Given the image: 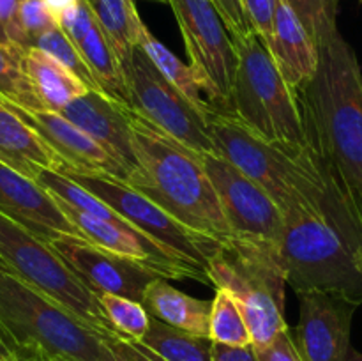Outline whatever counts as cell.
I'll return each instance as SVG.
<instances>
[{
	"label": "cell",
	"instance_id": "obj_1",
	"mask_svg": "<svg viewBox=\"0 0 362 361\" xmlns=\"http://www.w3.org/2000/svg\"><path fill=\"white\" fill-rule=\"evenodd\" d=\"M318 53L313 80L297 92L308 145L331 195L362 236V69L341 34Z\"/></svg>",
	"mask_w": 362,
	"mask_h": 361
},
{
	"label": "cell",
	"instance_id": "obj_2",
	"mask_svg": "<svg viewBox=\"0 0 362 361\" xmlns=\"http://www.w3.org/2000/svg\"><path fill=\"white\" fill-rule=\"evenodd\" d=\"M214 151L260 184L281 209H315L327 216L362 268V236L329 191L313 154L308 149L285 151L251 133L232 113L218 110L209 120Z\"/></svg>",
	"mask_w": 362,
	"mask_h": 361
},
{
	"label": "cell",
	"instance_id": "obj_3",
	"mask_svg": "<svg viewBox=\"0 0 362 361\" xmlns=\"http://www.w3.org/2000/svg\"><path fill=\"white\" fill-rule=\"evenodd\" d=\"M129 122L138 173L126 184L200 236L218 243L233 237L202 154L168 137L131 108Z\"/></svg>",
	"mask_w": 362,
	"mask_h": 361
},
{
	"label": "cell",
	"instance_id": "obj_4",
	"mask_svg": "<svg viewBox=\"0 0 362 361\" xmlns=\"http://www.w3.org/2000/svg\"><path fill=\"white\" fill-rule=\"evenodd\" d=\"M0 336L14 361H103V333L0 268Z\"/></svg>",
	"mask_w": 362,
	"mask_h": 361
},
{
	"label": "cell",
	"instance_id": "obj_5",
	"mask_svg": "<svg viewBox=\"0 0 362 361\" xmlns=\"http://www.w3.org/2000/svg\"><path fill=\"white\" fill-rule=\"evenodd\" d=\"M209 283L237 301L255 349L269 345L283 329L286 278L278 250L255 241L230 237L214 246L207 258Z\"/></svg>",
	"mask_w": 362,
	"mask_h": 361
},
{
	"label": "cell",
	"instance_id": "obj_6",
	"mask_svg": "<svg viewBox=\"0 0 362 361\" xmlns=\"http://www.w3.org/2000/svg\"><path fill=\"white\" fill-rule=\"evenodd\" d=\"M235 42L230 113L251 133L285 151L308 149L299 96L283 80L265 42L250 34Z\"/></svg>",
	"mask_w": 362,
	"mask_h": 361
},
{
	"label": "cell",
	"instance_id": "obj_7",
	"mask_svg": "<svg viewBox=\"0 0 362 361\" xmlns=\"http://www.w3.org/2000/svg\"><path fill=\"white\" fill-rule=\"evenodd\" d=\"M278 258L286 283L297 294L318 290L362 304L361 264L324 212H286Z\"/></svg>",
	"mask_w": 362,
	"mask_h": 361
},
{
	"label": "cell",
	"instance_id": "obj_8",
	"mask_svg": "<svg viewBox=\"0 0 362 361\" xmlns=\"http://www.w3.org/2000/svg\"><path fill=\"white\" fill-rule=\"evenodd\" d=\"M0 264L105 336L115 333L95 294L67 268L52 246L4 214H0Z\"/></svg>",
	"mask_w": 362,
	"mask_h": 361
},
{
	"label": "cell",
	"instance_id": "obj_9",
	"mask_svg": "<svg viewBox=\"0 0 362 361\" xmlns=\"http://www.w3.org/2000/svg\"><path fill=\"white\" fill-rule=\"evenodd\" d=\"M60 173L73 179L99 200L108 204L117 214L122 216L127 223L145 234L148 239L165 248L173 257L205 271L209 255L214 250L218 241H212L187 229L170 212L154 204L151 198L117 177L105 176V173L90 176V173H76L67 172V170Z\"/></svg>",
	"mask_w": 362,
	"mask_h": 361
},
{
	"label": "cell",
	"instance_id": "obj_10",
	"mask_svg": "<svg viewBox=\"0 0 362 361\" xmlns=\"http://www.w3.org/2000/svg\"><path fill=\"white\" fill-rule=\"evenodd\" d=\"M124 78L127 106L136 115L198 154L216 152L209 134V120L218 110L205 112L194 106L156 69L140 48L134 50L131 64L124 69Z\"/></svg>",
	"mask_w": 362,
	"mask_h": 361
},
{
	"label": "cell",
	"instance_id": "obj_11",
	"mask_svg": "<svg viewBox=\"0 0 362 361\" xmlns=\"http://www.w3.org/2000/svg\"><path fill=\"white\" fill-rule=\"evenodd\" d=\"M182 34L189 66L200 80L209 103L230 113L235 42L226 30L212 0H166Z\"/></svg>",
	"mask_w": 362,
	"mask_h": 361
},
{
	"label": "cell",
	"instance_id": "obj_12",
	"mask_svg": "<svg viewBox=\"0 0 362 361\" xmlns=\"http://www.w3.org/2000/svg\"><path fill=\"white\" fill-rule=\"evenodd\" d=\"M202 161L233 237L278 250L285 216L267 191L218 152H205Z\"/></svg>",
	"mask_w": 362,
	"mask_h": 361
},
{
	"label": "cell",
	"instance_id": "obj_13",
	"mask_svg": "<svg viewBox=\"0 0 362 361\" xmlns=\"http://www.w3.org/2000/svg\"><path fill=\"white\" fill-rule=\"evenodd\" d=\"M49 246L94 294H115L141 303L154 280H170L156 265L105 250L87 239L62 237Z\"/></svg>",
	"mask_w": 362,
	"mask_h": 361
},
{
	"label": "cell",
	"instance_id": "obj_14",
	"mask_svg": "<svg viewBox=\"0 0 362 361\" xmlns=\"http://www.w3.org/2000/svg\"><path fill=\"white\" fill-rule=\"evenodd\" d=\"M297 296L300 311L292 338L303 361H362L350 340L357 304L318 290Z\"/></svg>",
	"mask_w": 362,
	"mask_h": 361
},
{
	"label": "cell",
	"instance_id": "obj_15",
	"mask_svg": "<svg viewBox=\"0 0 362 361\" xmlns=\"http://www.w3.org/2000/svg\"><path fill=\"white\" fill-rule=\"evenodd\" d=\"M13 112H16L46 145L64 161V170L76 173H105L126 183L127 172L124 166L87 133L74 126L71 120L49 110H28L11 105L0 98Z\"/></svg>",
	"mask_w": 362,
	"mask_h": 361
},
{
	"label": "cell",
	"instance_id": "obj_16",
	"mask_svg": "<svg viewBox=\"0 0 362 361\" xmlns=\"http://www.w3.org/2000/svg\"><path fill=\"white\" fill-rule=\"evenodd\" d=\"M0 214L48 244L62 237L87 239L37 180L4 163H0Z\"/></svg>",
	"mask_w": 362,
	"mask_h": 361
},
{
	"label": "cell",
	"instance_id": "obj_17",
	"mask_svg": "<svg viewBox=\"0 0 362 361\" xmlns=\"http://www.w3.org/2000/svg\"><path fill=\"white\" fill-rule=\"evenodd\" d=\"M59 113L101 144L124 166L127 172L126 183L136 176L138 163L133 151L129 106L101 91H88L67 103Z\"/></svg>",
	"mask_w": 362,
	"mask_h": 361
},
{
	"label": "cell",
	"instance_id": "obj_18",
	"mask_svg": "<svg viewBox=\"0 0 362 361\" xmlns=\"http://www.w3.org/2000/svg\"><path fill=\"white\" fill-rule=\"evenodd\" d=\"M60 28L76 46L99 88L127 106V87L122 64L103 32L90 0H80L73 16Z\"/></svg>",
	"mask_w": 362,
	"mask_h": 361
},
{
	"label": "cell",
	"instance_id": "obj_19",
	"mask_svg": "<svg viewBox=\"0 0 362 361\" xmlns=\"http://www.w3.org/2000/svg\"><path fill=\"white\" fill-rule=\"evenodd\" d=\"M265 46L283 80L293 91H303L313 80L320 60L318 46L285 0L276 6L271 38Z\"/></svg>",
	"mask_w": 362,
	"mask_h": 361
},
{
	"label": "cell",
	"instance_id": "obj_20",
	"mask_svg": "<svg viewBox=\"0 0 362 361\" xmlns=\"http://www.w3.org/2000/svg\"><path fill=\"white\" fill-rule=\"evenodd\" d=\"M20 64L21 73L34 88L42 108L59 113L67 103L87 94L90 88L59 60L35 46H21L11 42Z\"/></svg>",
	"mask_w": 362,
	"mask_h": 361
},
{
	"label": "cell",
	"instance_id": "obj_21",
	"mask_svg": "<svg viewBox=\"0 0 362 361\" xmlns=\"http://www.w3.org/2000/svg\"><path fill=\"white\" fill-rule=\"evenodd\" d=\"M0 163L37 179L45 170L60 172L64 161L16 112L0 101Z\"/></svg>",
	"mask_w": 362,
	"mask_h": 361
},
{
	"label": "cell",
	"instance_id": "obj_22",
	"mask_svg": "<svg viewBox=\"0 0 362 361\" xmlns=\"http://www.w3.org/2000/svg\"><path fill=\"white\" fill-rule=\"evenodd\" d=\"M141 304L151 317L193 333L198 336H209V319H211L212 301L198 299L180 292L170 285L166 278H158L147 287Z\"/></svg>",
	"mask_w": 362,
	"mask_h": 361
},
{
	"label": "cell",
	"instance_id": "obj_23",
	"mask_svg": "<svg viewBox=\"0 0 362 361\" xmlns=\"http://www.w3.org/2000/svg\"><path fill=\"white\" fill-rule=\"evenodd\" d=\"M103 32L115 50L122 69H126L138 48L145 23L138 14L134 0H90Z\"/></svg>",
	"mask_w": 362,
	"mask_h": 361
},
{
	"label": "cell",
	"instance_id": "obj_24",
	"mask_svg": "<svg viewBox=\"0 0 362 361\" xmlns=\"http://www.w3.org/2000/svg\"><path fill=\"white\" fill-rule=\"evenodd\" d=\"M140 343L158 354L163 361H214L212 340L209 336L172 328L154 317H151L147 333Z\"/></svg>",
	"mask_w": 362,
	"mask_h": 361
},
{
	"label": "cell",
	"instance_id": "obj_25",
	"mask_svg": "<svg viewBox=\"0 0 362 361\" xmlns=\"http://www.w3.org/2000/svg\"><path fill=\"white\" fill-rule=\"evenodd\" d=\"M138 48L151 59V62L154 64L156 69H158L159 73L177 88V91L182 92L194 106L205 110V112L218 110L216 106H212L211 103L205 101V99L202 98L200 80H198L193 67H191L189 64L182 62L172 50H168L161 41H158V39L152 35V32L147 28V25H145L140 32Z\"/></svg>",
	"mask_w": 362,
	"mask_h": 361
},
{
	"label": "cell",
	"instance_id": "obj_26",
	"mask_svg": "<svg viewBox=\"0 0 362 361\" xmlns=\"http://www.w3.org/2000/svg\"><path fill=\"white\" fill-rule=\"evenodd\" d=\"M209 338L232 347L251 345V335L237 301L226 290L216 289L209 319Z\"/></svg>",
	"mask_w": 362,
	"mask_h": 361
},
{
	"label": "cell",
	"instance_id": "obj_27",
	"mask_svg": "<svg viewBox=\"0 0 362 361\" xmlns=\"http://www.w3.org/2000/svg\"><path fill=\"white\" fill-rule=\"evenodd\" d=\"M95 297L117 335L133 342H140L144 338L151 322V315L144 304L115 294H95Z\"/></svg>",
	"mask_w": 362,
	"mask_h": 361
},
{
	"label": "cell",
	"instance_id": "obj_28",
	"mask_svg": "<svg viewBox=\"0 0 362 361\" xmlns=\"http://www.w3.org/2000/svg\"><path fill=\"white\" fill-rule=\"evenodd\" d=\"M296 13L317 46L325 45L339 34V0H285Z\"/></svg>",
	"mask_w": 362,
	"mask_h": 361
},
{
	"label": "cell",
	"instance_id": "obj_29",
	"mask_svg": "<svg viewBox=\"0 0 362 361\" xmlns=\"http://www.w3.org/2000/svg\"><path fill=\"white\" fill-rule=\"evenodd\" d=\"M0 98L28 110H45L13 52L11 42H0Z\"/></svg>",
	"mask_w": 362,
	"mask_h": 361
},
{
	"label": "cell",
	"instance_id": "obj_30",
	"mask_svg": "<svg viewBox=\"0 0 362 361\" xmlns=\"http://www.w3.org/2000/svg\"><path fill=\"white\" fill-rule=\"evenodd\" d=\"M32 46L42 50V52L52 55L55 60H59V62L62 64L64 67H67L71 73L76 74L90 91H101L98 81L92 76L90 69H88L87 64H85V60L81 59V55L78 53L76 46L73 45V41L67 38V34L59 27V25H55L53 28L46 30L45 34L39 35Z\"/></svg>",
	"mask_w": 362,
	"mask_h": 361
},
{
	"label": "cell",
	"instance_id": "obj_31",
	"mask_svg": "<svg viewBox=\"0 0 362 361\" xmlns=\"http://www.w3.org/2000/svg\"><path fill=\"white\" fill-rule=\"evenodd\" d=\"M55 25V20L42 0H18L14 14L16 45L32 46L39 35Z\"/></svg>",
	"mask_w": 362,
	"mask_h": 361
},
{
	"label": "cell",
	"instance_id": "obj_32",
	"mask_svg": "<svg viewBox=\"0 0 362 361\" xmlns=\"http://www.w3.org/2000/svg\"><path fill=\"white\" fill-rule=\"evenodd\" d=\"M278 2L279 0H240L247 23L264 42L271 38L272 20Z\"/></svg>",
	"mask_w": 362,
	"mask_h": 361
},
{
	"label": "cell",
	"instance_id": "obj_33",
	"mask_svg": "<svg viewBox=\"0 0 362 361\" xmlns=\"http://www.w3.org/2000/svg\"><path fill=\"white\" fill-rule=\"evenodd\" d=\"M214 7L218 9L226 30L232 35L233 41H243L250 34H255L253 28L250 27L244 14L240 0H212Z\"/></svg>",
	"mask_w": 362,
	"mask_h": 361
},
{
	"label": "cell",
	"instance_id": "obj_34",
	"mask_svg": "<svg viewBox=\"0 0 362 361\" xmlns=\"http://www.w3.org/2000/svg\"><path fill=\"white\" fill-rule=\"evenodd\" d=\"M103 340H105L106 347L112 350L117 361H163L158 354L148 350L140 342L126 340L120 335H115V333L103 336Z\"/></svg>",
	"mask_w": 362,
	"mask_h": 361
},
{
	"label": "cell",
	"instance_id": "obj_35",
	"mask_svg": "<svg viewBox=\"0 0 362 361\" xmlns=\"http://www.w3.org/2000/svg\"><path fill=\"white\" fill-rule=\"evenodd\" d=\"M258 361H303L292 338V329L286 328L269 345L255 349Z\"/></svg>",
	"mask_w": 362,
	"mask_h": 361
},
{
	"label": "cell",
	"instance_id": "obj_36",
	"mask_svg": "<svg viewBox=\"0 0 362 361\" xmlns=\"http://www.w3.org/2000/svg\"><path fill=\"white\" fill-rule=\"evenodd\" d=\"M212 360L214 361H258L253 343L246 347H232L212 342Z\"/></svg>",
	"mask_w": 362,
	"mask_h": 361
},
{
	"label": "cell",
	"instance_id": "obj_37",
	"mask_svg": "<svg viewBox=\"0 0 362 361\" xmlns=\"http://www.w3.org/2000/svg\"><path fill=\"white\" fill-rule=\"evenodd\" d=\"M18 0H0V42H16V14Z\"/></svg>",
	"mask_w": 362,
	"mask_h": 361
},
{
	"label": "cell",
	"instance_id": "obj_38",
	"mask_svg": "<svg viewBox=\"0 0 362 361\" xmlns=\"http://www.w3.org/2000/svg\"><path fill=\"white\" fill-rule=\"evenodd\" d=\"M42 2L48 7L49 14L53 16L55 23L59 25V27H62V25L73 16L80 0H42Z\"/></svg>",
	"mask_w": 362,
	"mask_h": 361
},
{
	"label": "cell",
	"instance_id": "obj_39",
	"mask_svg": "<svg viewBox=\"0 0 362 361\" xmlns=\"http://www.w3.org/2000/svg\"><path fill=\"white\" fill-rule=\"evenodd\" d=\"M0 361H14L13 354H11L9 347L6 345V342H4L2 336H0Z\"/></svg>",
	"mask_w": 362,
	"mask_h": 361
},
{
	"label": "cell",
	"instance_id": "obj_40",
	"mask_svg": "<svg viewBox=\"0 0 362 361\" xmlns=\"http://www.w3.org/2000/svg\"><path fill=\"white\" fill-rule=\"evenodd\" d=\"M103 361H117V360H115V356H113V354H112V350H110V354Z\"/></svg>",
	"mask_w": 362,
	"mask_h": 361
},
{
	"label": "cell",
	"instance_id": "obj_41",
	"mask_svg": "<svg viewBox=\"0 0 362 361\" xmlns=\"http://www.w3.org/2000/svg\"><path fill=\"white\" fill-rule=\"evenodd\" d=\"M152 2H158V4H166V0H152Z\"/></svg>",
	"mask_w": 362,
	"mask_h": 361
},
{
	"label": "cell",
	"instance_id": "obj_42",
	"mask_svg": "<svg viewBox=\"0 0 362 361\" xmlns=\"http://www.w3.org/2000/svg\"><path fill=\"white\" fill-rule=\"evenodd\" d=\"M42 361H69V360H42Z\"/></svg>",
	"mask_w": 362,
	"mask_h": 361
},
{
	"label": "cell",
	"instance_id": "obj_43",
	"mask_svg": "<svg viewBox=\"0 0 362 361\" xmlns=\"http://www.w3.org/2000/svg\"><path fill=\"white\" fill-rule=\"evenodd\" d=\"M0 268H2V264H0Z\"/></svg>",
	"mask_w": 362,
	"mask_h": 361
}]
</instances>
